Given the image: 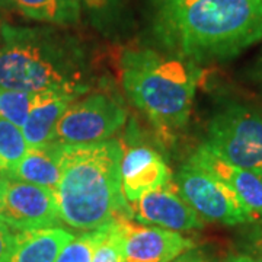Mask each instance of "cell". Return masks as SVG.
Listing matches in <instances>:
<instances>
[{"instance_id":"cell-1","label":"cell","mask_w":262,"mask_h":262,"mask_svg":"<svg viewBox=\"0 0 262 262\" xmlns=\"http://www.w3.org/2000/svg\"><path fill=\"white\" fill-rule=\"evenodd\" d=\"M151 32L189 63L226 61L262 41V0H149Z\"/></svg>"},{"instance_id":"cell-2","label":"cell","mask_w":262,"mask_h":262,"mask_svg":"<svg viewBox=\"0 0 262 262\" xmlns=\"http://www.w3.org/2000/svg\"><path fill=\"white\" fill-rule=\"evenodd\" d=\"M120 141L61 144L57 210L60 222L82 232L133 219L122 192Z\"/></svg>"},{"instance_id":"cell-3","label":"cell","mask_w":262,"mask_h":262,"mask_svg":"<svg viewBox=\"0 0 262 262\" xmlns=\"http://www.w3.org/2000/svg\"><path fill=\"white\" fill-rule=\"evenodd\" d=\"M0 89L83 96L89 69L79 41L56 28L0 27Z\"/></svg>"},{"instance_id":"cell-4","label":"cell","mask_w":262,"mask_h":262,"mask_svg":"<svg viewBox=\"0 0 262 262\" xmlns=\"http://www.w3.org/2000/svg\"><path fill=\"white\" fill-rule=\"evenodd\" d=\"M121 77L131 103L166 136L189 121L198 70L194 63L155 50H128L122 54Z\"/></svg>"},{"instance_id":"cell-5","label":"cell","mask_w":262,"mask_h":262,"mask_svg":"<svg viewBox=\"0 0 262 262\" xmlns=\"http://www.w3.org/2000/svg\"><path fill=\"white\" fill-rule=\"evenodd\" d=\"M206 144L219 158L262 179V110L229 103L213 115Z\"/></svg>"},{"instance_id":"cell-6","label":"cell","mask_w":262,"mask_h":262,"mask_svg":"<svg viewBox=\"0 0 262 262\" xmlns=\"http://www.w3.org/2000/svg\"><path fill=\"white\" fill-rule=\"evenodd\" d=\"M127 120L121 99L110 92H95L69 105L57 124L53 141L83 144L111 139Z\"/></svg>"},{"instance_id":"cell-7","label":"cell","mask_w":262,"mask_h":262,"mask_svg":"<svg viewBox=\"0 0 262 262\" xmlns=\"http://www.w3.org/2000/svg\"><path fill=\"white\" fill-rule=\"evenodd\" d=\"M177 188L203 222L237 226L255 222L239 198L206 169L188 160L177 173Z\"/></svg>"},{"instance_id":"cell-8","label":"cell","mask_w":262,"mask_h":262,"mask_svg":"<svg viewBox=\"0 0 262 262\" xmlns=\"http://www.w3.org/2000/svg\"><path fill=\"white\" fill-rule=\"evenodd\" d=\"M0 217L15 232L56 226L60 215L54 189L8 178Z\"/></svg>"},{"instance_id":"cell-9","label":"cell","mask_w":262,"mask_h":262,"mask_svg":"<svg viewBox=\"0 0 262 262\" xmlns=\"http://www.w3.org/2000/svg\"><path fill=\"white\" fill-rule=\"evenodd\" d=\"M124 239L127 262H172L195 248L192 239L163 227L117 220Z\"/></svg>"},{"instance_id":"cell-10","label":"cell","mask_w":262,"mask_h":262,"mask_svg":"<svg viewBox=\"0 0 262 262\" xmlns=\"http://www.w3.org/2000/svg\"><path fill=\"white\" fill-rule=\"evenodd\" d=\"M130 207L133 219L141 225L158 226L173 232H192L204 227L203 219L188 206L172 182L144 194Z\"/></svg>"},{"instance_id":"cell-11","label":"cell","mask_w":262,"mask_h":262,"mask_svg":"<svg viewBox=\"0 0 262 262\" xmlns=\"http://www.w3.org/2000/svg\"><path fill=\"white\" fill-rule=\"evenodd\" d=\"M169 182L170 169L159 151L146 144H136L122 150V192L130 204Z\"/></svg>"},{"instance_id":"cell-12","label":"cell","mask_w":262,"mask_h":262,"mask_svg":"<svg viewBox=\"0 0 262 262\" xmlns=\"http://www.w3.org/2000/svg\"><path fill=\"white\" fill-rule=\"evenodd\" d=\"M189 160L195 163L213 177L222 181L239 201L244 204L248 213L255 220L262 217V179L246 169L234 166L232 163L219 158L215 153L201 144L191 155Z\"/></svg>"},{"instance_id":"cell-13","label":"cell","mask_w":262,"mask_h":262,"mask_svg":"<svg viewBox=\"0 0 262 262\" xmlns=\"http://www.w3.org/2000/svg\"><path fill=\"white\" fill-rule=\"evenodd\" d=\"M76 96L61 92H41L20 130L28 147L41 146L53 141L54 131L61 115L75 102Z\"/></svg>"},{"instance_id":"cell-14","label":"cell","mask_w":262,"mask_h":262,"mask_svg":"<svg viewBox=\"0 0 262 262\" xmlns=\"http://www.w3.org/2000/svg\"><path fill=\"white\" fill-rule=\"evenodd\" d=\"M75 236L63 227H42L15 234L9 262H56L61 249Z\"/></svg>"},{"instance_id":"cell-15","label":"cell","mask_w":262,"mask_h":262,"mask_svg":"<svg viewBox=\"0 0 262 262\" xmlns=\"http://www.w3.org/2000/svg\"><path fill=\"white\" fill-rule=\"evenodd\" d=\"M60 153L61 143L57 141L28 147L25 156L8 178L56 189L60 181Z\"/></svg>"},{"instance_id":"cell-16","label":"cell","mask_w":262,"mask_h":262,"mask_svg":"<svg viewBox=\"0 0 262 262\" xmlns=\"http://www.w3.org/2000/svg\"><path fill=\"white\" fill-rule=\"evenodd\" d=\"M22 16L54 27H73L80 20L77 0H3Z\"/></svg>"},{"instance_id":"cell-17","label":"cell","mask_w":262,"mask_h":262,"mask_svg":"<svg viewBox=\"0 0 262 262\" xmlns=\"http://www.w3.org/2000/svg\"><path fill=\"white\" fill-rule=\"evenodd\" d=\"M28 150L20 127L0 118V173L9 177Z\"/></svg>"},{"instance_id":"cell-18","label":"cell","mask_w":262,"mask_h":262,"mask_svg":"<svg viewBox=\"0 0 262 262\" xmlns=\"http://www.w3.org/2000/svg\"><path fill=\"white\" fill-rule=\"evenodd\" d=\"M37 98L38 94L0 89V118L22 127Z\"/></svg>"},{"instance_id":"cell-19","label":"cell","mask_w":262,"mask_h":262,"mask_svg":"<svg viewBox=\"0 0 262 262\" xmlns=\"http://www.w3.org/2000/svg\"><path fill=\"white\" fill-rule=\"evenodd\" d=\"M106 226L96 230L84 232L80 236L75 237L73 241H70L61 249L56 262H92L95 249L101 242Z\"/></svg>"},{"instance_id":"cell-20","label":"cell","mask_w":262,"mask_h":262,"mask_svg":"<svg viewBox=\"0 0 262 262\" xmlns=\"http://www.w3.org/2000/svg\"><path fill=\"white\" fill-rule=\"evenodd\" d=\"M92 262H127L124 253V239L117 220L106 226L102 239L95 249Z\"/></svg>"},{"instance_id":"cell-21","label":"cell","mask_w":262,"mask_h":262,"mask_svg":"<svg viewBox=\"0 0 262 262\" xmlns=\"http://www.w3.org/2000/svg\"><path fill=\"white\" fill-rule=\"evenodd\" d=\"M15 230L0 217V262H9L15 244Z\"/></svg>"},{"instance_id":"cell-22","label":"cell","mask_w":262,"mask_h":262,"mask_svg":"<svg viewBox=\"0 0 262 262\" xmlns=\"http://www.w3.org/2000/svg\"><path fill=\"white\" fill-rule=\"evenodd\" d=\"M77 2L80 5V9L84 8L92 13H102L113 9L120 0H77Z\"/></svg>"},{"instance_id":"cell-23","label":"cell","mask_w":262,"mask_h":262,"mask_svg":"<svg viewBox=\"0 0 262 262\" xmlns=\"http://www.w3.org/2000/svg\"><path fill=\"white\" fill-rule=\"evenodd\" d=\"M248 248L252 251L253 256L262 261V227L253 229L248 237Z\"/></svg>"},{"instance_id":"cell-24","label":"cell","mask_w":262,"mask_h":262,"mask_svg":"<svg viewBox=\"0 0 262 262\" xmlns=\"http://www.w3.org/2000/svg\"><path fill=\"white\" fill-rule=\"evenodd\" d=\"M172 262H215L211 256H208L204 252L201 251H188V252L182 253L181 256H178L175 261Z\"/></svg>"},{"instance_id":"cell-25","label":"cell","mask_w":262,"mask_h":262,"mask_svg":"<svg viewBox=\"0 0 262 262\" xmlns=\"http://www.w3.org/2000/svg\"><path fill=\"white\" fill-rule=\"evenodd\" d=\"M226 262H262L259 261L258 258H255V256H251V255H232V256H229L227 258V261Z\"/></svg>"},{"instance_id":"cell-26","label":"cell","mask_w":262,"mask_h":262,"mask_svg":"<svg viewBox=\"0 0 262 262\" xmlns=\"http://www.w3.org/2000/svg\"><path fill=\"white\" fill-rule=\"evenodd\" d=\"M6 177L0 173V208H2V203H3V196H5V189H6Z\"/></svg>"},{"instance_id":"cell-27","label":"cell","mask_w":262,"mask_h":262,"mask_svg":"<svg viewBox=\"0 0 262 262\" xmlns=\"http://www.w3.org/2000/svg\"><path fill=\"white\" fill-rule=\"evenodd\" d=\"M258 72H259V76H261V79H262V57H261V61H259V66H258Z\"/></svg>"},{"instance_id":"cell-28","label":"cell","mask_w":262,"mask_h":262,"mask_svg":"<svg viewBox=\"0 0 262 262\" xmlns=\"http://www.w3.org/2000/svg\"><path fill=\"white\" fill-rule=\"evenodd\" d=\"M0 5H3V0H0Z\"/></svg>"}]
</instances>
